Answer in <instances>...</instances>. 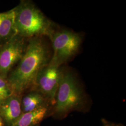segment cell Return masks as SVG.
I'll return each instance as SVG.
<instances>
[{
  "label": "cell",
  "mask_w": 126,
  "mask_h": 126,
  "mask_svg": "<svg viewBox=\"0 0 126 126\" xmlns=\"http://www.w3.org/2000/svg\"><path fill=\"white\" fill-rule=\"evenodd\" d=\"M22 95L13 94L0 103V116L7 126H11L22 114Z\"/></svg>",
  "instance_id": "obj_7"
},
{
  "label": "cell",
  "mask_w": 126,
  "mask_h": 126,
  "mask_svg": "<svg viewBox=\"0 0 126 126\" xmlns=\"http://www.w3.org/2000/svg\"><path fill=\"white\" fill-rule=\"evenodd\" d=\"M52 107H46L23 113L11 126H36L46 117L51 114Z\"/></svg>",
  "instance_id": "obj_9"
},
{
  "label": "cell",
  "mask_w": 126,
  "mask_h": 126,
  "mask_svg": "<svg viewBox=\"0 0 126 126\" xmlns=\"http://www.w3.org/2000/svg\"><path fill=\"white\" fill-rule=\"evenodd\" d=\"M53 106L44 95L39 92L31 89L26 94L22 97L21 108L23 113L36 110L39 108Z\"/></svg>",
  "instance_id": "obj_8"
},
{
  "label": "cell",
  "mask_w": 126,
  "mask_h": 126,
  "mask_svg": "<svg viewBox=\"0 0 126 126\" xmlns=\"http://www.w3.org/2000/svg\"><path fill=\"white\" fill-rule=\"evenodd\" d=\"M15 12L14 9L9 11L0 13V41H8L14 34Z\"/></svg>",
  "instance_id": "obj_10"
},
{
  "label": "cell",
  "mask_w": 126,
  "mask_h": 126,
  "mask_svg": "<svg viewBox=\"0 0 126 126\" xmlns=\"http://www.w3.org/2000/svg\"><path fill=\"white\" fill-rule=\"evenodd\" d=\"M13 94V93L6 79L0 76V103Z\"/></svg>",
  "instance_id": "obj_11"
},
{
  "label": "cell",
  "mask_w": 126,
  "mask_h": 126,
  "mask_svg": "<svg viewBox=\"0 0 126 126\" xmlns=\"http://www.w3.org/2000/svg\"><path fill=\"white\" fill-rule=\"evenodd\" d=\"M101 122L102 124V126H124L122 125V124L109 122L105 119H102Z\"/></svg>",
  "instance_id": "obj_12"
},
{
  "label": "cell",
  "mask_w": 126,
  "mask_h": 126,
  "mask_svg": "<svg viewBox=\"0 0 126 126\" xmlns=\"http://www.w3.org/2000/svg\"><path fill=\"white\" fill-rule=\"evenodd\" d=\"M50 39L53 50L50 62L59 66L67 62L76 55L82 40L79 33L64 29H57Z\"/></svg>",
  "instance_id": "obj_4"
},
{
  "label": "cell",
  "mask_w": 126,
  "mask_h": 126,
  "mask_svg": "<svg viewBox=\"0 0 126 126\" xmlns=\"http://www.w3.org/2000/svg\"><path fill=\"white\" fill-rule=\"evenodd\" d=\"M24 39L15 34L0 50V76L5 79L11 69L23 57L26 47Z\"/></svg>",
  "instance_id": "obj_6"
},
{
  "label": "cell",
  "mask_w": 126,
  "mask_h": 126,
  "mask_svg": "<svg viewBox=\"0 0 126 126\" xmlns=\"http://www.w3.org/2000/svg\"><path fill=\"white\" fill-rule=\"evenodd\" d=\"M51 58L50 48L42 36L30 38L17 66L6 79L13 94L22 95L32 89L37 74Z\"/></svg>",
  "instance_id": "obj_1"
},
{
  "label": "cell",
  "mask_w": 126,
  "mask_h": 126,
  "mask_svg": "<svg viewBox=\"0 0 126 126\" xmlns=\"http://www.w3.org/2000/svg\"><path fill=\"white\" fill-rule=\"evenodd\" d=\"M63 71L61 66L49 62L37 74L32 89L44 95L53 107Z\"/></svg>",
  "instance_id": "obj_5"
},
{
  "label": "cell",
  "mask_w": 126,
  "mask_h": 126,
  "mask_svg": "<svg viewBox=\"0 0 126 126\" xmlns=\"http://www.w3.org/2000/svg\"><path fill=\"white\" fill-rule=\"evenodd\" d=\"M4 126V122H3L2 118L0 116V126Z\"/></svg>",
  "instance_id": "obj_13"
},
{
  "label": "cell",
  "mask_w": 126,
  "mask_h": 126,
  "mask_svg": "<svg viewBox=\"0 0 126 126\" xmlns=\"http://www.w3.org/2000/svg\"><path fill=\"white\" fill-rule=\"evenodd\" d=\"M16 33L24 38L50 36L57 30L56 25L31 1H22L14 9Z\"/></svg>",
  "instance_id": "obj_3"
},
{
  "label": "cell",
  "mask_w": 126,
  "mask_h": 126,
  "mask_svg": "<svg viewBox=\"0 0 126 126\" xmlns=\"http://www.w3.org/2000/svg\"><path fill=\"white\" fill-rule=\"evenodd\" d=\"M86 105L87 97L76 75L70 70L63 69L51 114L62 119L73 111H84Z\"/></svg>",
  "instance_id": "obj_2"
}]
</instances>
